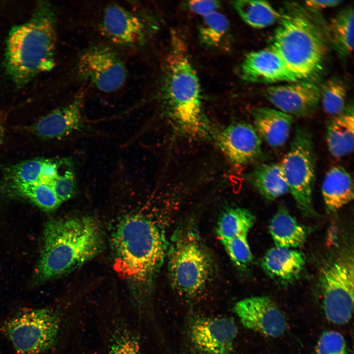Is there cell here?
Instances as JSON below:
<instances>
[{"instance_id":"9c48e42d","label":"cell","mask_w":354,"mask_h":354,"mask_svg":"<svg viewBox=\"0 0 354 354\" xmlns=\"http://www.w3.org/2000/svg\"><path fill=\"white\" fill-rule=\"evenodd\" d=\"M290 148L280 163L289 192L302 214L318 216L313 202L315 180V158L310 132L302 126L296 128Z\"/></svg>"},{"instance_id":"d590c367","label":"cell","mask_w":354,"mask_h":354,"mask_svg":"<svg viewBox=\"0 0 354 354\" xmlns=\"http://www.w3.org/2000/svg\"><path fill=\"white\" fill-rule=\"evenodd\" d=\"M188 5L192 12L202 17L218 11L220 6L219 2L214 0H192Z\"/></svg>"},{"instance_id":"5bb4252c","label":"cell","mask_w":354,"mask_h":354,"mask_svg":"<svg viewBox=\"0 0 354 354\" xmlns=\"http://www.w3.org/2000/svg\"><path fill=\"white\" fill-rule=\"evenodd\" d=\"M99 26L102 35L121 46L142 45L147 39L145 23L136 14L119 4L110 3L104 7Z\"/></svg>"},{"instance_id":"836d02e7","label":"cell","mask_w":354,"mask_h":354,"mask_svg":"<svg viewBox=\"0 0 354 354\" xmlns=\"http://www.w3.org/2000/svg\"><path fill=\"white\" fill-rule=\"evenodd\" d=\"M50 185L61 203L73 198L77 191L76 177L71 169L59 174Z\"/></svg>"},{"instance_id":"3957f363","label":"cell","mask_w":354,"mask_h":354,"mask_svg":"<svg viewBox=\"0 0 354 354\" xmlns=\"http://www.w3.org/2000/svg\"><path fill=\"white\" fill-rule=\"evenodd\" d=\"M105 238L89 216L52 219L45 224L43 247L33 276L40 285L76 269L102 252Z\"/></svg>"},{"instance_id":"52a82bcc","label":"cell","mask_w":354,"mask_h":354,"mask_svg":"<svg viewBox=\"0 0 354 354\" xmlns=\"http://www.w3.org/2000/svg\"><path fill=\"white\" fill-rule=\"evenodd\" d=\"M167 256L170 281L173 289L188 300L205 291L213 272V261L196 229L178 228L169 241Z\"/></svg>"},{"instance_id":"7c38bea8","label":"cell","mask_w":354,"mask_h":354,"mask_svg":"<svg viewBox=\"0 0 354 354\" xmlns=\"http://www.w3.org/2000/svg\"><path fill=\"white\" fill-rule=\"evenodd\" d=\"M237 333L234 320L191 315L186 335L192 354H232Z\"/></svg>"},{"instance_id":"2e32d148","label":"cell","mask_w":354,"mask_h":354,"mask_svg":"<svg viewBox=\"0 0 354 354\" xmlns=\"http://www.w3.org/2000/svg\"><path fill=\"white\" fill-rule=\"evenodd\" d=\"M217 142L224 155L235 165L250 163L263 154L261 138L254 127L246 123L228 126L218 134Z\"/></svg>"},{"instance_id":"ba28073f","label":"cell","mask_w":354,"mask_h":354,"mask_svg":"<svg viewBox=\"0 0 354 354\" xmlns=\"http://www.w3.org/2000/svg\"><path fill=\"white\" fill-rule=\"evenodd\" d=\"M353 249H341L320 270L319 284L326 319L336 324L351 320L354 310Z\"/></svg>"},{"instance_id":"cb8c5ba5","label":"cell","mask_w":354,"mask_h":354,"mask_svg":"<svg viewBox=\"0 0 354 354\" xmlns=\"http://www.w3.org/2000/svg\"><path fill=\"white\" fill-rule=\"evenodd\" d=\"M251 184L266 200L273 201L289 192L280 163H263L248 176Z\"/></svg>"},{"instance_id":"603a6c76","label":"cell","mask_w":354,"mask_h":354,"mask_svg":"<svg viewBox=\"0 0 354 354\" xmlns=\"http://www.w3.org/2000/svg\"><path fill=\"white\" fill-rule=\"evenodd\" d=\"M269 230L275 246L286 248L301 247L304 244L309 229L292 216L280 205L270 220Z\"/></svg>"},{"instance_id":"e0dca14e","label":"cell","mask_w":354,"mask_h":354,"mask_svg":"<svg viewBox=\"0 0 354 354\" xmlns=\"http://www.w3.org/2000/svg\"><path fill=\"white\" fill-rule=\"evenodd\" d=\"M244 80L252 83L295 82L300 79L269 47L248 53L239 69Z\"/></svg>"},{"instance_id":"74e56055","label":"cell","mask_w":354,"mask_h":354,"mask_svg":"<svg viewBox=\"0 0 354 354\" xmlns=\"http://www.w3.org/2000/svg\"><path fill=\"white\" fill-rule=\"evenodd\" d=\"M341 2V0H310L304 1V4L310 9L319 10L336 6Z\"/></svg>"},{"instance_id":"e575fe53","label":"cell","mask_w":354,"mask_h":354,"mask_svg":"<svg viewBox=\"0 0 354 354\" xmlns=\"http://www.w3.org/2000/svg\"><path fill=\"white\" fill-rule=\"evenodd\" d=\"M66 161L45 159L41 172V182L50 184L59 175V168Z\"/></svg>"},{"instance_id":"f35d334b","label":"cell","mask_w":354,"mask_h":354,"mask_svg":"<svg viewBox=\"0 0 354 354\" xmlns=\"http://www.w3.org/2000/svg\"><path fill=\"white\" fill-rule=\"evenodd\" d=\"M5 133V121L3 116L0 115V145L3 141Z\"/></svg>"},{"instance_id":"d6a6232c","label":"cell","mask_w":354,"mask_h":354,"mask_svg":"<svg viewBox=\"0 0 354 354\" xmlns=\"http://www.w3.org/2000/svg\"><path fill=\"white\" fill-rule=\"evenodd\" d=\"M316 354H349L345 338L336 331L323 332L317 342Z\"/></svg>"},{"instance_id":"8d00e7d4","label":"cell","mask_w":354,"mask_h":354,"mask_svg":"<svg viewBox=\"0 0 354 354\" xmlns=\"http://www.w3.org/2000/svg\"><path fill=\"white\" fill-rule=\"evenodd\" d=\"M76 343L73 342L58 354H104L100 348L98 350H90L84 348Z\"/></svg>"},{"instance_id":"7a4b0ae2","label":"cell","mask_w":354,"mask_h":354,"mask_svg":"<svg viewBox=\"0 0 354 354\" xmlns=\"http://www.w3.org/2000/svg\"><path fill=\"white\" fill-rule=\"evenodd\" d=\"M85 311L67 303L13 309L0 318V337L13 354H58L75 341Z\"/></svg>"},{"instance_id":"83f0119b","label":"cell","mask_w":354,"mask_h":354,"mask_svg":"<svg viewBox=\"0 0 354 354\" xmlns=\"http://www.w3.org/2000/svg\"><path fill=\"white\" fill-rule=\"evenodd\" d=\"M10 185L17 194L28 198L44 211H54L62 204L49 184L37 182Z\"/></svg>"},{"instance_id":"30bf717a","label":"cell","mask_w":354,"mask_h":354,"mask_svg":"<svg viewBox=\"0 0 354 354\" xmlns=\"http://www.w3.org/2000/svg\"><path fill=\"white\" fill-rule=\"evenodd\" d=\"M93 311L104 354H143L142 337L130 311L113 304Z\"/></svg>"},{"instance_id":"ffe728a7","label":"cell","mask_w":354,"mask_h":354,"mask_svg":"<svg viewBox=\"0 0 354 354\" xmlns=\"http://www.w3.org/2000/svg\"><path fill=\"white\" fill-rule=\"evenodd\" d=\"M254 128L260 137L274 148L287 142L293 122V117L268 107L257 108L253 112Z\"/></svg>"},{"instance_id":"484cf974","label":"cell","mask_w":354,"mask_h":354,"mask_svg":"<svg viewBox=\"0 0 354 354\" xmlns=\"http://www.w3.org/2000/svg\"><path fill=\"white\" fill-rule=\"evenodd\" d=\"M255 221V216L247 209L240 207L227 209L218 220L217 236L222 243L236 237L247 236Z\"/></svg>"},{"instance_id":"44dd1931","label":"cell","mask_w":354,"mask_h":354,"mask_svg":"<svg viewBox=\"0 0 354 354\" xmlns=\"http://www.w3.org/2000/svg\"><path fill=\"white\" fill-rule=\"evenodd\" d=\"M326 211L336 212L354 198V185L351 175L341 166L332 167L326 173L322 186Z\"/></svg>"},{"instance_id":"4fadbf2b","label":"cell","mask_w":354,"mask_h":354,"mask_svg":"<svg viewBox=\"0 0 354 354\" xmlns=\"http://www.w3.org/2000/svg\"><path fill=\"white\" fill-rule=\"evenodd\" d=\"M234 309L242 324L249 329L272 338L281 336L287 330L285 316L267 296L243 299L236 303Z\"/></svg>"},{"instance_id":"d6986e66","label":"cell","mask_w":354,"mask_h":354,"mask_svg":"<svg viewBox=\"0 0 354 354\" xmlns=\"http://www.w3.org/2000/svg\"><path fill=\"white\" fill-rule=\"evenodd\" d=\"M305 265L304 254L291 248L274 247L265 254L261 266L276 283L286 286L296 280Z\"/></svg>"},{"instance_id":"6da1fadb","label":"cell","mask_w":354,"mask_h":354,"mask_svg":"<svg viewBox=\"0 0 354 354\" xmlns=\"http://www.w3.org/2000/svg\"><path fill=\"white\" fill-rule=\"evenodd\" d=\"M169 242L164 230L140 215L123 218L112 236L115 267L131 283L132 311L144 316L153 310V280L167 256Z\"/></svg>"},{"instance_id":"4316f807","label":"cell","mask_w":354,"mask_h":354,"mask_svg":"<svg viewBox=\"0 0 354 354\" xmlns=\"http://www.w3.org/2000/svg\"><path fill=\"white\" fill-rule=\"evenodd\" d=\"M241 19L254 28H265L278 22L281 13L266 1L240 0L232 2Z\"/></svg>"},{"instance_id":"8992f818","label":"cell","mask_w":354,"mask_h":354,"mask_svg":"<svg viewBox=\"0 0 354 354\" xmlns=\"http://www.w3.org/2000/svg\"><path fill=\"white\" fill-rule=\"evenodd\" d=\"M269 48L300 79L317 75L323 68L326 48L322 32L298 9L281 13Z\"/></svg>"},{"instance_id":"9a60e30c","label":"cell","mask_w":354,"mask_h":354,"mask_svg":"<svg viewBox=\"0 0 354 354\" xmlns=\"http://www.w3.org/2000/svg\"><path fill=\"white\" fill-rule=\"evenodd\" d=\"M264 95L278 110L292 117H305L318 106L320 89L313 83L299 81L267 87Z\"/></svg>"},{"instance_id":"4dcf8cb0","label":"cell","mask_w":354,"mask_h":354,"mask_svg":"<svg viewBox=\"0 0 354 354\" xmlns=\"http://www.w3.org/2000/svg\"><path fill=\"white\" fill-rule=\"evenodd\" d=\"M45 159L34 158L16 164L8 169L5 178L10 184L41 182V172Z\"/></svg>"},{"instance_id":"d4e9b609","label":"cell","mask_w":354,"mask_h":354,"mask_svg":"<svg viewBox=\"0 0 354 354\" xmlns=\"http://www.w3.org/2000/svg\"><path fill=\"white\" fill-rule=\"evenodd\" d=\"M354 11L352 6L339 11L330 21L328 26L329 39L338 54L347 57L354 47Z\"/></svg>"},{"instance_id":"ac0fdd59","label":"cell","mask_w":354,"mask_h":354,"mask_svg":"<svg viewBox=\"0 0 354 354\" xmlns=\"http://www.w3.org/2000/svg\"><path fill=\"white\" fill-rule=\"evenodd\" d=\"M83 92L79 93L66 105L39 118L30 127L36 136L46 139H59L82 130Z\"/></svg>"},{"instance_id":"7402d4cb","label":"cell","mask_w":354,"mask_h":354,"mask_svg":"<svg viewBox=\"0 0 354 354\" xmlns=\"http://www.w3.org/2000/svg\"><path fill=\"white\" fill-rule=\"evenodd\" d=\"M354 131V107L349 105L341 113L333 116L326 126L327 146L334 157H343L353 151Z\"/></svg>"},{"instance_id":"277c9868","label":"cell","mask_w":354,"mask_h":354,"mask_svg":"<svg viewBox=\"0 0 354 354\" xmlns=\"http://www.w3.org/2000/svg\"><path fill=\"white\" fill-rule=\"evenodd\" d=\"M56 44L55 9L40 1L29 20L11 29L6 40L5 68L16 86L23 87L53 68Z\"/></svg>"},{"instance_id":"5b68a950","label":"cell","mask_w":354,"mask_h":354,"mask_svg":"<svg viewBox=\"0 0 354 354\" xmlns=\"http://www.w3.org/2000/svg\"><path fill=\"white\" fill-rule=\"evenodd\" d=\"M160 94L168 114L184 133L205 137L208 128L197 72L181 39L173 38L160 85Z\"/></svg>"},{"instance_id":"8fae6325","label":"cell","mask_w":354,"mask_h":354,"mask_svg":"<svg viewBox=\"0 0 354 354\" xmlns=\"http://www.w3.org/2000/svg\"><path fill=\"white\" fill-rule=\"evenodd\" d=\"M76 73L79 79L105 93L120 89L128 75L127 67L118 52L104 45H94L83 52L77 62Z\"/></svg>"},{"instance_id":"1f68e13d","label":"cell","mask_w":354,"mask_h":354,"mask_svg":"<svg viewBox=\"0 0 354 354\" xmlns=\"http://www.w3.org/2000/svg\"><path fill=\"white\" fill-rule=\"evenodd\" d=\"M247 236H239L222 243L232 262L240 269L247 268L253 260Z\"/></svg>"},{"instance_id":"f1b7e54d","label":"cell","mask_w":354,"mask_h":354,"mask_svg":"<svg viewBox=\"0 0 354 354\" xmlns=\"http://www.w3.org/2000/svg\"><path fill=\"white\" fill-rule=\"evenodd\" d=\"M202 18L198 30L201 43L208 48L220 46L228 35L230 29L228 19L218 11Z\"/></svg>"},{"instance_id":"f546056e","label":"cell","mask_w":354,"mask_h":354,"mask_svg":"<svg viewBox=\"0 0 354 354\" xmlns=\"http://www.w3.org/2000/svg\"><path fill=\"white\" fill-rule=\"evenodd\" d=\"M347 90L344 84L338 79L327 80L320 89V100L324 110L333 116L341 113L346 107Z\"/></svg>"}]
</instances>
